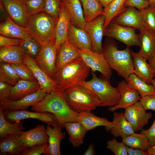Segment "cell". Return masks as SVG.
<instances>
[{
  "instance_id": "cell-1",
  "label": "cell",
  "mask_w": 155,
  "mask_h": 155,
  "mask_svg": "<svg viewBox=\"0 0 155 155\" xmlns=\"http://www.w3.org/2000/svg\"><path fill=\"white\" fill-rule=\"evenodd\" d=\"M31 109L38 112L53 114L62 127L67 122L77 121L80 113L74 111L67 105L63 93L52 91L41 101L32 106Z\"/></svg>"
},
{
  "instance_id": "cell-2",
  "label": "cell",
  "mask_w": 155,
  "mask_h": 155,
  "mask_svg": "<svg viewBox=\"0 0 155 155\" xmlns=\"http://www.w3.org/2000/svg\"><path fill=\"white\" fill-rule=\"evenodd\" d=\"M131 51L128 47L122 50L119 49L117 44L109 37L106 39L102 46V53L110 67L125 80L130 74L134 73Z\"/></svg>"
},
{
  "instance_id": "cell-3",
  "label": "cell",
  "mask_w": 155,
  "mask_h": 155,
  "mask_svg": "<svg viewBox=\"0 0 155 155\" xmlns=\"http://www.w3.org/2000/svg\"><path fill=\"white\" fill-rule=\"evenodd\" d=\"M90 68L82 58L64 65L57 70L53 80L56 92L63 93L68 89L85 81Z\"/></svg>"
},
{
  "instance_id": "cell-4",
  "label": "cell",
  "mask_w": 155,
  "mask_h": 155,
  "mask_svg": "<svg viewBox=\"0 0 155 155\" xmlns=\"http://www.w3.org/2000/svg\"><path fill=\"white\" fill-rule=\"evenodd\" d=\"M58 19L41 11L30 16L26 28L30 36L41 45L45 44L55 40V28Z\"/></svg>"
},
{
  "instance_id": "cell-5",
  "label": "cell",
  "mask_w": 155,
  "mask_h": 155,
  "mask_svg": "<svg viewBox=\"0 0 155 155\" xmlns=\"http://www.w3.org/2000/svg\"><path fill=\"white\" fill-rule=\"evenodd\" d=\"M92 78L84 81L80 84L87 88L96 96L99 101L98 106H113L119 103L121 95L117 88L112 86L109 79L102 75L99 78L94 72H92Z\"/></svg>"
},
{
  "instance_id": "cell-6",
  "label": "cell",
  "mask_w": 155,
  "mask_h": 155,
  "mask_svg": "<svg viewBox=\"0 0 155 155\" xmlns=\"http://www.w3.org/2000/svg\"><path fill=\"white\" fill-rule=\"evenodd\" d=\"M63 93L69 106L78 113L91 111L98 106L99 101L96 95L82 85L69 88Z\"/></svg>"
},
{
  "instance_id": "cell-7",
  "label": "cell",
  "mask_w": 155,
  "mask_h": 155,
  "mask_svg": "<svg viewBox=\"0 0 155 155\" xmlns=\"http://www.w3.org/2000/svg\"><path fill=\"white\" fill-rule=\"evenodd\" d=\"M135 29L117 24L112 21L104 30V36L115 39L125 44L126 47L141 46L139 34Z\"/></svg>"
},
{
  "instance_id": "cell-8",
  "label": "cell",
  "mask_w": 155,
  "mask_h": 155,
  "mask_svg": "<svg viewBox=\"0 0 155 155\" xmlns=\"http://www.w3.org/2000/svg\"><path fill=\"white\" fill-rule=\"evenodd\" d=\"M41 45L40 51L35 59V62L38 66L53 80L57 71L56 63L57 51L55 40Z\"/></svg>"
},
{
  "instance_id": "cell-9",
  "label": "cell",
  "mask_w": 155,
  "mask_h": 155,
  "mask_svg": "<svg viewBox=\"0 0 155 155\" xmlns=\"http://www.w3.org/2000/svg\"><path fill=\"white\" fill-rule=\"evenodd\" d=\"M80 55L92 72L98 71L104 77L110 79L112 75L111 68L103 53H99L87 49H78Z\"/></svg>"
},
{
  "instance_id": "cell-10",
  "label": "cell",
  "mask_w": 155,
  "mask_h": 155,
  "mask_svg": "<svg viewBox=\"0 0 155 155\" xmlns=\"http://www.w3.org/2000/svg\"><path fill=\"white\" fill-rule=\"evenodd\" d=\"M10 18L20 26L26 28L30 15L25 0H0Z\"/></svg>"
},
{
  "instance_id": "cell-11",
  "label": "cell",
  "mask_w": 155,
  "mask_h": 155,
  "mask_svg": "<svg viewBox=\"0 0 155 155\" xmlns=\"http://www.w3.org/2000/svg\"><path fill=\"white\" fill-rule=\"evenodd\" d=\"M3 113L7 120L12 123L18 122L26 119L32 118L38 119L53 127L61 126L55 116L48 112H32L24 110L9 111Z\"/></svg>"
},
{
  "instance_id": "cell-12",
  "label": "cell",
  "mask_w": 155,
  "mask_h": 155,
  "mask_svg": "<svg viewBox=\"0 0 155 155\" xmlns=\"http://www.w3.org/2000/svg\"><path fill=\"white\" fill-rule=\"evenodd\" d=\"M146 111L140 101L125 109V116L135 132L142 130L152 118V113H146Z\"/></svg>"
},
{
  "instance_id": "cell-13",
  "label": "cell",
  "mask_w": 155,
  "mask_h": 155,
  "mask_svg": "<svg viewBox=\"0 0 155 155\" xmlns=\"http://www.w3.org/2000/svg\"><path fill=\"white\" fill-rule=\"evenodd\" d=\"M47 94L44 90L40 89L37 92L19 99L12 100L7 99L0 104V108L3 113L19 110H27L42 100Z\"/></svg>"
},
{
  "instance_id": "cell-14",
  "label": "cell",
  "mask_w": 155,
  "mask_h": 155,
  "mask_svg": "<svg viewBox=\"0 0 155 155\" xmlns=\"http://www.w3.org/2000/svg\"><path fill=\"white\" fill-rule=\"evenodd\" d=\"M105 18L103 15H100L92 21L86 22L85 30L91 40L92 51L102 53V39Z\"/></svg>"
},
{
  "instance_id": "cell-15",
  "label": "cell",
  "mask_w": 155,
  "mask_h": 155,
  "mask_svg": "<svg viewBox=\"0 0 155 155\" xmlns=\"http://www.w3.org/2000/svg\"><path fill=\"white\" fill-rule=\"evenodd\" d=\"M22 61L32 72L40 86L47 94L55 91L56 86L53 80L48 76L37 65L35 59L22 52Z\"/></svg>"
},
{
  "instance_id": "cell-16",
  "label": "cell",
  "mask_w": 155,
  "mask_h": 155,
  "mask_svg": "<svg viewBox=\"0 0 155 155\" xmlns=\"http://www.w3.org/2000/svg\"><path fill=\"white\" fill-rule=\"evenodd\" d=\"M117 88L121 94V98L117 104L108 108L110 111L114 112L120 108L125 109L140 100L141 98L139 92L130 88L125 80L119 82Z\"/></svg>"
},
{
  "instance_id": "cell-17",
  "label": "cell",
  "mask_w": 155,
  "mask_h": 155,
  "mask_svg": "<svg viewBox=\"0 0 155 155\" xmlns=\"http://www.w3.org/2000/svg\"><path fill=\"white\" fill-rule=\"evenodd\" d=\"M119 24L131 27L139 31L145 28L141 11L135 7H127L112 20Z\"/></svg>"
},
{
  "instance_id": "cell-18",
  "label": "cell",
  "mask_w": 155,
  "mask_h": 155,
  "mask_svg": "<svg viewBox=\"0 0 155 155\" xmlns=\"http://www.w3.org/2000/svg\"><path fill=\"white\" fill-rule=\"evenodd\" d=\"M71 20L68 12L62 1L61 4L60 13L55 28V46L59 53L63 43L67 40V35Z\"/></svg>"
},
{
  "instance_id": "cell-19",
  "label": "cell",
  "mask_w": 155,
  "mask_h": 155,
  "mask_svg": "<svg viewBox=\"0 0 155 155\" xmlns=\"http://www.w3.org/2000/svg\"><path fill=\"white\" fill-rule=\"evenodd\" d=\"M19 135L22 144L27 149L48 142L49 137L43 125H38L27 131H21Z\"/></svg>"
},
{
  "instance_id": "cell-20",
  "label": "cell",
  "mask_w": 155,
  "mask_h": 155,
  "mask_svg": "<svg viewBox=\"0 0 155 155\" xmlns=\"http://www.w3.org/2000/svg\"><path fill=\"white\" fill-rule=\"evenodd\" d=\"M67 40L78 49H87L92 51L91 40L87 32L71 23L68 30Z\"/></svg>"
},
{
  "instance_id": "cell-21",
  "label": "cell",
  "mask_w": 155,
  "mask_h": 155,
  "mask_svg": "<svg viewBox=\"0 0 155 155\" xmlns=\"http://www.w3.org/2000/svg\"><path fill=\"white\" fill-rule=\"evenodd\" d=\"M77 121L84 126L87 131L100 126H104L106 130L109 131L115 125L113 122L109 121L105 118L98 117L91 111L80 113Z\"/></svg>"
},
{
  "instance_id": "cell-22",
  "label": "cell",
  "mask_w": 155,
  "mask_h": 155,
  "mask_svg": "<svg viewBox=\"0 0 155 155\" xmlns=\"http://www.w3.org/2000/svg\"><path fill=\"white\" fill-rule=\"evenodd\" d=\"M133 59L134 73L149 84H151L155 76V73L147 60L138 53L131 51Z\"/></svg>"
},
{
  "instance_id": "cell-23",
  "label": "cell",
  "mask_w": 155,
  "mask_h": 155,
  "mask_svg": "<svg viewBox=\"0 0 155 155\" xmlns=\"http://www.w3.org/2000/svg\"><path fill=\"white\" fill-rule=\"evenodd\" d=\"M0 34L5 37L24 40L28 39L31 37L26 28L18 25L9 17L1 22Z\"/></svg>"
},
{
  "instance_id": "cell-24",
  "label": "cell",
  "mask_w": 155,
  "mask_h": 155,
  "mask_svg": "<svg viewBox=\"0 0 155 155\" xmlns=\"http://www.w3.org/2000/svg\"><path fill=\"white\" fill-rule=\"evenodd\" d=\"M41 89L37 81H30L20 79L10 91L8 99L15 100L21 98Z\"/></svg>"
},
{
  "instance_id": "cell-25",
  "label": "cell",
  "mask_w": 155,
  "mask_h": 155,
  "mask_svg": "<svg viewBox=\"0 0 155 155\" xmlns=\"http://www.w3.org/2000/svg\"><path fill=\"white\" fill-rule=\"evenodd\" d=\"M27 149L22 144L19 134H11L0 140V155H18Z\"/></svg>"
},
{
  "instance_id": "cell-26",
  "label": "cell",
  "mask_w": 155,
  "mask_h": 155,
  "mask_svg": "<svg viewBox=\"0 0 155 155\" xmlns=\"http://www.w3.org/2000/svg\"><path fill=\"white\" fill-rule=\"evenodd\" d=\"M51 126L48 124L46 126V132L49 137V146L48 151L45 155H60V143L64 138L65 133L62 132V127L60 126Z\"/></svg>"
},
{
  "instance_id": "cell-27",
  "label": "cell",
  "mask_w": 155,
  "mask_h": 155,
  "mask_svg": "<svg viewBox=\"0 0 155 155\" xmlns=\"http://www.w3.org/2000/svg\"><path fill=\"white\" fill-rule=\"evenodd\" d=\"M138 34L141 44L138 53L148 61L155 51V33L144 28L140 31Z\"/></svg>"
},
{
  "instance_id": "cell-28",
  "label": "cell",
  "mask_w": 155,
  "mask_h": 155,
  "mask_svg": "<svg viewBox=\"0 0 155 155\" xmlns=\"http://www.w3.org/2000/svg\"><path fill=\"white\" fill-rule=\"evenodd\" d=\"M81 57L78 49L66 40L62 44L57 55V70L65 64Z\"/></svg>"
},
{
  "instance_id": "cell-29",
  "label": "cell",
  "mask_w": 155,
  "mask_h": 155,
  "mask_svg": "<svg viewBox=\"0 0 155 155\" xmlns=\"http://www.w3.org/2000/svg\"><path fill=\"white\" fill-rule=\"evenodd\" d=\"M70 16L71 23L85 30L86 22L80 0H63Z\"/></svg>"
},
{
  "instance_id": "cell-30",
  "label": "cell",
  "mask_w": 155,
  "mask_h": 155,
  "mask_svg": "<svg viewBox=\"0 0 155 155\" xmlns=\"http://www.w3.org/2000/svg\"><path fill=\"white\" fill-rule=\"evenodd\" d=\"M113 121L115 124L110 130V133L115 137H120L122 139L134 133L131 125L126 119L124 113L122 112H114Z\"/></svg>"
},
{
  "instance_id": "cell-31",
  "label": "cell",
  "mask_w": 155,
  "mask_h": 155,
  "mask_svg": "<svg viewBox=\"0 0 155 155\" xmlns=\"http://www.w3.org/2000/svg\"><path fill=\"white\" fill-rule=\"evenodd\" d=\"M64 127L69 135L68 140L73 147H79L84 143V139L87 131L80 122H67L65 124Z\"/></svg>"
},
{
  "instance_id": "cell-32",
  "label": "cell",
  "mask_w": 155,
  "mask_h": 155,
  "mask_svg": "<svg viewBox=\"0 0 155 155\" xmlns=\"http://www.w3.org/2000/svg\"><path fill=\"white\" fill-rule=\"evenodd\" d=\"M0 62L9 63H23L22 52L20 46H10L1 47Z\"/></svg>"
},
{
  "instance_id": "cell-33",
  "label": "cell",
  "mask_w": 155,
  "mask_h": 155,
  "mask_svg": "<svg viewBox=\"0 0 155 155\" xmlns=\"http://www.w3.org/2000/svg\"><path fill=\"white\" fill-rule=\"evenodd\" d=\"M86 22L92 21L98 16L104 15L103 6L99 0H80Z\"/></svg>"
},
{
  "instance_id": "cell-34",
  "label": "cell",
  "mask_w": 155,
  "mask_h": 155,
  "mask_svg": "<svg viewBox=\"0 0 155 155\" xmlns=\"http://www.w3.org/2000/svg\"><path fill=\"white\" fill-rule=\"evenodd\" d=\"M23 120L11 123L5 118L3 112L0 108V137L3 138L11 134H20L22 130L25 129L23 125Z\"/></svg>"
},
{
  "instance_id": "cell-35",
  "label": "cell",
  "mask_w": 155,
  "mask_h": 155,
  "mask_svg": "<svg viewBox=\"0 0 155 155\" xmlns=\"http://www.w3.org/2000/svg\"><path fill=\"white\" fill-rule=\"evenodd\" d=\"M125 80L130 88L139 92L141 97L154 94V88L153 85L148 84L134 73L130 74Z\"/></svg>"
},
{
  "instance_id": "cell-36",
  "label": "cell",
  "mask_w": 155,
  "mask_h": 155,
  "mask_svg": "<svg viewBox=\"0 0 155 155\" xmlns=\"http://www.w3.org/2000/svg\"><path fill=\"white\" fill-rule=\"evenodd\" d=\"M127 0H113L103 8L105 20L104 26V29L116 16L127 8L125 3Z\"/></svg>"
},
{
  "instance_id": "cell-37",
  "label": "cell",
  "mask_w": 155,
  "mask_h": 155,
  "mask_svg": "<svg viewBox=\"0 0 155 155\" xmlns=\"http://www.w3.org/2000/svg\"><path fill=\"white\" fill-rule=\"evenodd\" d=\"M125 144L132 148L140 149L147 151L149 148L147 138L143 133H134L129 135L122 139Z\"/></svg>"
},
{
  "instance_id": "cell-38",
  "label": "cell",
  "mask_w": 155,
  "mask_h": 155,
  "mask_svg": "<svg viewBox=\"0 0 155 155\" xmlns=\"http://www.w3.org/2000/svg\"><path fill=\"white\" fill-rule=\"evenodd\" d=\"M20 79L10 63L0 62V81L13 86Z\"/></svg>"
},
{
  "instance_id": "cell-39",
  "label": "cell",
  "mask_w": 155,
  "mask_h": 155,
  "mask_svg": "<svg viewBox=\"0 0 155 155\" xmlns=\"http://www.w3.org/2000/svg\"><path fill=\"white\" fill-rule=\"evenodd\" d=\"M23 52L35 59L41 48V44L31 36L28 39L24 40L20 45Z\"/></svg>"
},
{
  "instance_id": "cell-40",
  "label": "cell",
  "mask_w": 155,
  "mask_h": 155,
  "mask_svg": "<svg viewBox=\"0 0 155 155\" xmlns=\"http://www.w3.org/2000/svg\"><path fill=\"white\" fill-rule=\"evenodd\" d=\"M140 10L145 28L155 33V5H149Z\"/></svg>"
},
{
  "instance_id": "cell-41",
  "label": "cell",
  "mask_w": 155,
  "mask_h": 155,
  "mask_svg": "<svg viewBox=\"0 0 155 155\" xmlns=\"http://www.w3.org/2000/svg\"><path fill=\"white\" fill-rule=\"evenodd\" d=\"M61 0H45L42 11L51 17L58 19L60 13Z\"/></svg>"
},
{
  "instance_id": "cell-42",
  "label": "cell",
  "mask_w": 155,
  "mask_h": 155,
  "mask_svg": "<svg viewBox=\"0 0 155 155\" xmlns=\"http://www.w3.org/2000/svg\"><path fill=\"white\" fill-rule=\"evenodd\" d=\"M20 79L30 81H37L30 68L24 63H10Z\"/></svg>"
},
{
  "instance_id": "cell-43",
  "label": "cell",
  "mask_w": 155,
  "mask_h": 155,
  "mask_svg": "<svg viewBox=\"0 0 155 155\" xmlns=\"http://www.w3.org/2000/svg\"><path fill=\"white\" fill-rule=\"evenodd\" d=\"M106 148L115 155H128L126 145L122 141L119 142L115 138L107 141Z\"/></svg>"
},
{
  "instance_id": "cell-44",
  "label": "cell",
  "mask_w": 155,
  "mask_h": 155,
  "mask_svg": "<svg viewBox=\"0 0 155 155\" xmlns=\"http://www.w3.org/2000/svg\"><path fill=\"white\" fill-rule=\"evenodd\" d=\"M48 142L33 146L25 150L22 155H45L48 150Z\"/></svg>"
},
{
  "instance_id": "cell-45",
  "label": "cell",
  "mask_w": 155,
  "mask_h": 155,
  "mask_svg": "<svg viewBox=\"0 0 155 155\" xmlns=\"http://www.w3.org/2000/svg\"><path fill=\"white\" fill-rule=\"evenodd\" d=\"M28 11L30 16L42 11L45 0H25Z\"/></svg>"
},
{
  "instance_id": "cell-46",
  "label": "cell",
  "mask_w": 155,
  "mask_h": 155,
  "mask_svg": "<svg viewBox=\"0 0 155 155\" xmlns=\"http://www.w3.org/2000/svg\"><path fill=\"white\" fill-rule=\"evenodd\" d=\"M140 100L146 111L152 110L155 111V95L141 97Z\"/></svg>"
},
{
  "instance_id": "cell-47",
  "label": "cell",
  "mask_w": 155,
  "mask_h": 155,
  "mask_svg": "<svg viewBox=\"0 0 155 155\" xmlns=\"http://www.w3.org/2000/svg\"><path fill=\"white\" fill-rule=\"evenodd\" d=\"M13 86L4 82L0 81V103L2 104L8 99Z\"/></svg>"
},
{
  "instance_id": "cell-48",
  "label": "cell",
  "mask_w": 155,
  "mask_h": 155,
  "mask_svg": "<svg viewBox=\"0 0 155 155\" xmlns=\"http://www.w3.org/2000/svg\"><path fill=\"white\" fill-rule=\"evenodd\" d=\"M24 40L14 38H11L0 35V47L10 46H19Z\"/></svg>"
},
{
  "instance_id": "cell-49",
  "label": "cell",
  "mask_w": 155,
  "mask_h": 155,
  "mask_svg": "<svg viewBox=\"0 0 155 155\" xmlns=\"http://www.w3.org/2000/svg\"><path fill=\"white\" fill-rule=\"evenodd\" d=\"M125 6H132L140 10L148 7L149 3L148 0H127Z\"/></svg>"
},
{
  "instance_id": "cell-50",
  "label": "cell",
  "mask_w": 155,
  "mask_h": 155,
  "mask_svg": "<svg viewBox=\"0 0 155 155\" xmlns=\"http://www.w3.org/2000/svg\"><path fill=\"white\" fill-rule=\"evenodd\" d=\"M141 133L144 134L147 138L149 147L155 144V118L151 127L147 130H142Z\"/></svg>"
},
{
  "instance_id": "cell-51",
  "label": "cell",
  "mask_w": 155,
  "mask_h": 155,
  "mask_svg": "<svg viewBox=\"0 0 155 155\" xmlns=\"http://www.w3.org/2000/svg\"><path fill=\"white\" fill-rule=\"evenodd\" d=\"M126 146L127 153L129 155H148L147 151L142 149L132 148Z\"/></svg>"
},
{
  "instance_id": "cell-52",
  "label": "cell",
  "mask_w": 155,
  "mask_h": 155,
  "mask_svg": "<svg viewBox=\"0 0 155 155\" xmlns=\"http://www.w3.org/2000/svg\"><path fill=\"white\" fill-rule=\"evenodd\" d=\"M95 152L94 145L93 143L90 144L87 150L84 153V155H94Z\"/></svg>"
},
{
  "instance_id": "cell-53",
  "label": "cell",
  "mask_w": 155,
  "mask_h": 155,
  "mask_svg": "<svg viewBox=\"0 0 155 155\" xmlns=\"http://www.w3.org/2000/svg\"><path fill=\"white\" fill-rule=\"evenodd\" d=\"M148 61L149 63L155 73V51L152 57Z\"/></svg>"
},
{
  "instance_id": "cell-54",
  "label": "cell",
  "mask_w": 155,
  "mask_h": 155,
  "mask_svg": "<svg viewBox=\"0 0 155 155\" xmlns=\"http://www.w3.org/2000/svg\"><path fill=\"white\" fill-rule=\"evenodd\" d=\"M147 151L148 155H155V144L149 147Z\"/></svg>"
},
{
  "instance_id": "cell-55",
  "label": "cell",
  "mask_w": 155,
  "mask_h": 155,
  "mask_svg": "<svg viewBox=\"0 0 155 155\" xmlns=\"http://www.w3.org/2000/svg\"><path fill=\"white\" fill-rule=\"evenodd\" d=\"M103 7H104L113 0H99Z\"/></svg>"
},
{
  "instance_id": "cell-56",
  "label": "cell",
  "mask_w": 155,
  "mask_h": 155,
  "mask_svg": "<svg viewBox=\"0 0 155 155\" xmlns=\"http://www.w3.org/2000/svg\"><path fill=\"white\" fill-rule=\"evenodd\" d=\"M151 84H152L154 87V94L155 95V78H153L151 82Z\"/></svg>"
},
{
  "instance_id": "cell-57",
  "label": "cell",
  "mask_w": 155,
  "mask_h": 155,
  "mask_svg": "<svg viewBox=\"0 0 155 155\" xmlns=\"http://www.w3.org/2000/svg\"><path fill=\"white\" fill-rule=\"evenodd\" d=\"M149 5H155V0H148Z\"/></svg>"
},
{
  "instance_id": "cell-58",
  "label": "cell",
  "mask_w": 155,
  "mask_h": 155,
  "mask_svg": "<svg viewBox=\"0 0 155 155\" xmlns=\"http://www.w3.org/2000/svg\"><path fill=\"white\" fill-rule=\"evenodd\" d=\"M61 0L62 1H63V0Z\"/></svg>"
},
{
  "instance_id": "cell-59",
  "label": "cell",
  "mask_w": 155,
  "mask_h": 155,
  "mask_svg": "<svg viewBox=\"0 0 155 155\" xmlns=\"http://www.w3.org/2000/svg\"></svg>"
}]
</instances>
